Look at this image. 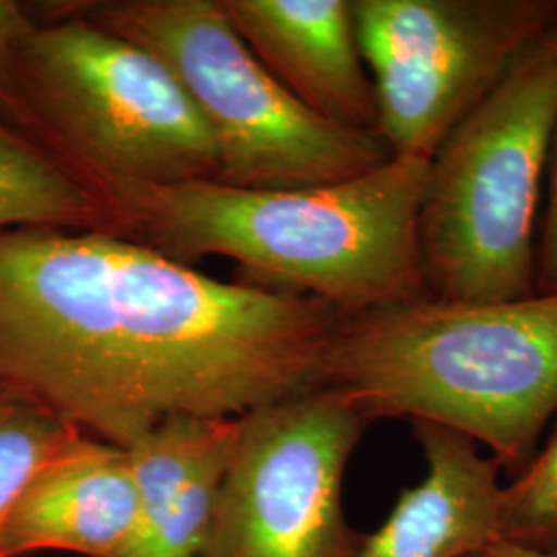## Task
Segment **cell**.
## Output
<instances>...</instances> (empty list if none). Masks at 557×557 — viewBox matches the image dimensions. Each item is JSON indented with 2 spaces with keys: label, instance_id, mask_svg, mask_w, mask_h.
Returning <instances> with one entry per match:
<instances>
[{
  "label": "cell",
  "instance_id": "cell-8",
  "mask_svg": "<svg viewBox=\"0 0 557 557\" xmlns=\"http://www.w3.org/2000/svg\"><path fill=\"white\" fill-rule=\"evenodd\" d=\"M372 421L319 386L242 416L238 446L200 557H354L347 462Z\"/></svg>",
  "mask_w": 557,
  "mask_h": 557
},
{
  "label": "cell",
  "instance_id": "cell-10",
  "mask_svg": "<svg viewBox=\"0 0 557 557\" xmlns=\"http://www.w3.org/2000/svg\"><path fill=\"white\" fill-rule=\"evenodd\" d=\"M239 432L242 418L172 416L124 446L137 524L114 557H200Z\"/></svg>",
  "mask_w": 557,
  "mask_h": 557
},
{
  "label": "cell",
  "instance_id": "cell-2",
  "mask_svg": "<svg viewBox=\"0 0 557 557\" xmlns=\"http://www.w3.org/2000/svg\"><path fill=\"white\" fill-rule=\"evenodd\" d=\"M428 168L430 160L393 156L333 184L248 190L197 180L137 188L112 205L120 236L170 259L225 257L246 285L358 317L428 296L419 255Z\"/></svg>",
  "mask_w": 557,
  "mask_h": 557
},
{
  "label": "cell",
  "instance_id": "cell-5",
  "mask_svg": "<svg viewBox=\"0 0 557 557\" xmlns=\"http://www.w3.org/2000/svg\"><path fill=\"white\" fill-rule=\"evenodd\" d=\"M153 54L211 131L218 182L287 190L358 178L393 158L379 133L312 114L260 64L220 0L54 2Z\"/></svg>",
  "mask_w": 557,
  "mask_h": 557
},
{
  "label": "cell",
  "instance_id": "cell-3",
  "mask_svg": "<svg viewBox=\"0 0 557 557\" xmlns=\"http://www.w3.org/2000/svg\"><path fill=\"white\" fill-rule=\"evenodd\" d=\"M322 386L370 419L425 421L520 473L557 413V294L512 301L423 298L341 322Z\"/></svg>",
  "mask_w": 557,
  "mask_h": 557
},
{
  "label": "cell",
  "instance_id": "cell-13",
  "mask_svg": "<svg viewBox=\"0 0 557 557\" xmlns=\"http://www.w3.org/2000/svg\"><path fill=\"white\" fill-rule=\"evenodd\" d=\"M57 227L119 234L110 202L36 143L0 124V232Z\"/></svg>",
  "mask_w": 557,
  "mask_h": 557
},
{
  "label": "cell",
  "instance_id": "cell-6",
  "mask_svg": "<svg viewBox=\"0 0 557 557\" xmlns=\"http://www.w3.org/2000/svg\"><path fill=\"white\" fill-rule=\"evenodd\" d=\"M46 13L23 41L21 75L54 160L112 209L137 188L218 180L211 131L163 62L91 21Z\"/></svg>",
  "mask_w": 557,
  "mask_h": 557
},
{
  "label": "cell",
  "instance_id": "cell-7",
  "mask_svg": "<svg viewBox=\"0 0 557 557\" xmlns=\"http://www.w3.org/2000/svg\"><path fill=\"white\" fill-rule=\"evenodd\" d=\"M376 133L393 156L442 140L557 25V0H356Z\"/></svg>",
  "mask_w": 557,
  "mask_h": 557
},
{
  "label": "cell",
  "instance_id": "cell-19",
  "mask_svg": "<svg viewBox=\"0 0 557 557\" xmlns=\"http://www.w3.org/2000/svg\"><path fill=\"white\" fill-rule=\"evenodd\" d=\"M469 557H487L485 554H478V556H469Z\"/></svg>",
  "mask_w": 557,
  "mask_h": 557
},
{
  "label": "cell",
  "instance_id": "cell-4",
  "mask_svg": "<svg viewBox=\"0 0 557 557\" xmlns=\"http://www.w3.org/2000/svg\"><path fill=\"white\" fill-rule=\"evenodd\" d=\"M557 124V25L458 122L430 160L419 255L430 298H531L537 211Z\"/></svg>",
  "mask_w": 557,
  "mask_h": 557
},
{
  "label": "cell",
  "instance_id": "cell-12",
  "mask_svg": "<svg viewBox=\"0 0 557 557\" xmlns=\"http://www.w3.org/2000/svg\"><path fill=\"white\" fill-rule=\"evenodd\" d=\"M425 478L407 487L376 533L354 557H469L499 541V462L473 440L416 421Z\"/></svg>",
  "mask_w": 557,
  "mask_h": 557
},
{
  "label": "cell",
  "instance_id": "cell-1",
  "mask_svg": "<svg viewBox=\"0 0 557 557\" xmlns=\"http://www.w3.org/2000/svg\"><path fill=\"white\" fill-rule=\"evenodd\" d=\"M345 319L140 239L0 232V384L120 448L172 416L242 418L319 388Z\"/></svg>",
  "mask_w": 557,
  "mask_h": 557
},
{
  "label": "cell",
  "instance_id": "cell-16",
  "mask_svg": "<svg viewBox=\"0 0 557 557\" xmlns=\"http://www.w3.org/2000/svg\"><path fill=\"white\" fill-rule=\"evenodd\" d=\"M34 25L36 20L25 4L0 0V124L41 147L40 128L21 75L23 41Z\"/></svg>",
  "mask_w": 557,
  "mask_h": 557
},
{
  "label": "cell",
  "instance_id": "cell-17",
  "mask_svg": "<svg viewBox=\"0 0 557 557\" xmlns=\"http://www.w3.org/2000/svg\"><path fill=\"white\" fill-rule=\"evenodd\" d=\"M547 209L539 230L535 289L537 294H557V124L547 160Z\"/></svg>",
  "mask_w": 557,
  "mask_h": 557
},
{
  "label": "cell",
  "instance_id": "cell-18",
  "mask_svg": "<svg viewBox=\"0 0 557 557\" xmlns=\"http://www.w3.org/2000/svg\"><path fill=\"white\" fill-rule=\"evenodd\" d=\"M487 557H557V547L552 549H531L506 541H496L487 552Z\"/></svg>",
  "mask_w": 557,
  "mask_h": 557
},
{
  "label": "cell",
  "instance_id": "cell-14",
  "mask_svg": "<svg viewBox=\"0 0 557 557\" xmlns=\"http://www.w3.org/2000/svg\"><path fill=\"white\" fill-rule=\"evenodd\" d=\"M79 434L38 398L0 384V541L25 487Z\"/></svg>",
  "mask_w": 557,
  "mask_h": 557
},
{
  "label": "cell",
  "instance_id": "cell-11",
  "mask_svg": "<svg viewBox=\"0 0 557 557\" xmlns=\"http://www.w3.org/2000/svg\"><path fill=\"white\" fill-rule=\"evenodd\" d=\"M137 524V492L126 450L79 434L50 458L21 494L0 557L64 552L119 556Z\"/></svg>",
  "mask_w": 557,
  "mask_h": 557
},
{
  "label": "cell",
  "instance_id": "cell-9",
  "mask_svg": "<svg viewBox=\"0 0 557 557\" xmlns=\"http://www.w3.org/2000/svg\"><path fill=\"white\" fill-rule=\"evenodd\" d=\"M260 64L312 114L376 133L379 110L349 0H220Z\"/></svg>",
  "mask_w": 557,
  "mask_h": 557
},
{
  "label": "cell",
  "instance_id": "cell-15",
  "mask_svg": "<svg viewBox=\"0 0 557 557\" xmlns=\"http://www.w3.org/2000/svg\"><path fill=\"white\" fill-rule=\"evenodd\" d=\"M499 541L531 549L557 547V423L535 457L502 487Z\"/></svg>",
  "mask_w": 557,
  "mask_h": 557
}]
</instances>
